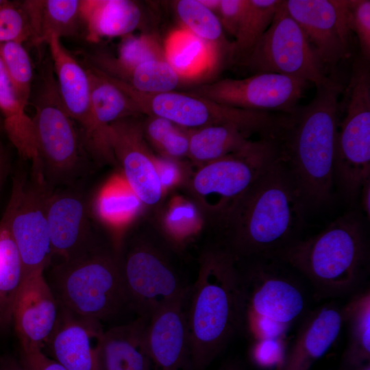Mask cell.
<instances>
[{
    "mask_svg": "<svg viewBox=\"0 0 370 370\" xmlns=\"http://www.w3.org/2000/svg\"><path fill=\"white\" fill-rule=\"evenodd\" d=\"M249 135L234 125H215L190 130L188 157L201 166L243 149L250 141Z\"/></svg>",
    "mask_w": 370,
    "mask_h": 370,
    "instance_id": "f1b7e54d",
    "label": "cell"
},
{
    "mask_svg": "<svg viewBox=\"0 0 370 370\" xmlns=\"http://www.w3.org/2000/svg\"><path fill=\"white\" fill-rule=\"evenodd\" d=\"M3 130V122L1 114L0 113V132Z\"/></svg>",
    "mask_w": 370,
    "mask_h": 370,
    "instance_id": "7dc6e473",
    "label": "cell"
},
{
    "mask_svg": "<svg viewBox=\"0 0 370 370\" xmlns=\"http://www.w3.org/2000/svg\"><path fill=\"white\" fill-rule=\"evenodd\" d=\"M281 0H249V7L231 43L230 57L243 63L269 27Z\"/></svg>",
    "mask_w": 370,
    "mask_h": 370,
    "instance_id": "1f68e13d",
    "label": "cell"
},
{
    "mask_svg": "<svg viewBox=\"0 0 370 370\" xmlns=\"http://www.w3.org/2000/svg\"><path fill=\"white\" fill-rule=\"evenodd\" d=\"M241 282L242 325L256 345H280L301 317L306 299L301 286L273 257L237 261Z\"/></svg>",
    "mask_w": 370,
    "mask_h": 370,
    "instance_id": "8992f818",
    "label": "cell"
},
{
    "mask_svg": "<svg viewBox=\"0 0 370 370\" xmlns=\"http://www.w3.org/2000/svg\"><path fill=\"white\" fill-rule=\"evenodd\" d=\"M248 7L249 0H220L217 16L224 32L235 37Z\"/></svg>",
    "mask_w": 370,
    "mask_h": 370,
    "instance_id": "ab89813d",
    "label": "cell"
},
{
    "mask_svg": "<svg viewBox=\"0 0 370 370\" xmlns=\"http://www.w3.org/2000/svg\"><path fill=\"white\" fill-rule=\"evenodd\" d=\"M284 5L325 67L349 56L347 0H286Z\"/></svg>",
    "mask_w": 370,
    "mask_h": 370,
    "instance_id": "9a60e30c",
    "label": "cell"
},
{
    "mask_svg": "<svg viewBox=\"0 0 370 370\" xmlns=\"http://www.w3.org/2000/svg\"><path fill=\"white\" fill-rule=\"evenodd\" d=\"M304 212L284 164L277 159L239 197L206 219L215 243L236 261L273 257L293 241Z\"/></svg>",
    "mask_w": 370,
    "mask_h": 370,
    "instance_id": "6da1fadb",
    "label": "cell"
},
{
    "mask_svg": "<svg viewBox=\"0 0 370 370\" xmlns=\"http://www.w3.org/2000/svg\"><path fill=\"white\" fill-rule=\"evenodd\" d=\"M175 10L182 27L212 46L220 56L222 51L230 56L232 42L227 40L221 21L215 13L199 0L177 1Z\"/></svg>",
    "mask_w": 370,
    "mask_h": 370,
    "instance_id": "d6a6232c",
    "label": "cell"
},
{
    "mask_svg": "<svg viewBox=\"0 0 370 370\" xmlns=\"http://www.w3.org/2000/svg\"><path fill=\"white\" fill-rule=\"evenodd\" d=\"M343 325L342 307L336 303H326L310 312L275 370H309L334 343Z\"/></svg>",
    "mask_w": 370,
    "mask_h": 370,
    "instance_id": "44dd1931",
    "label": "cell"
},
{
    "mask_svg": "<svg viewBox=\"0 0 370 370\" xmlns=\"http://www.w3.org/2000/svg\"><path fill=\"white\" fill-rule=\"evenodd\" d=\"M169 238L149 223L123 235L116 250L127 307L148 319L161 308L188 297L190 285L174 260Z\"/></svg>",
    "mask_w": 370,
    "mask_h": 370,
    "instance_id": "5b68a950",
    "label": "cell"
},
{
    "mask_svg": "<svg viewBox=\"0 0 370 370\" xmlns=\"http://www.w3.org/2000/svg\"><path fill=\"white\" fill-rule=\"evenodd\" d=\"M273 257L304 276L318 297H340L353 293L361 282L367 262V240L360 218L348 212Z\"/></svg>",
    "mask_w": 370,
    "mask_h": 370,
    "instance_id": "277c9868",
    "label": "cell"
},
{
    "mask_svg": "<svg viewBox=\"0 0 370 370\" xmlns=\"http://www.w3.org/2000/svg\"><path fill=\"white\" fill-rule=\"evenodd\" d=\"M50 185L42 175L31 171L28 178L19 171L13 177L10 198L1 219L8 227L18 249L23 280L44 273L51 264L52 254L47 202Z\"/></svg>",
    "mask_w": 370,
    "mask_h": 370,
    "instance_id": "30bf717a",
    "label": "cell"
},
{
    "mask_svg": "<svg viewBox=\"0 0 370 370\" xmlns=\"http://www.w3.org/2000/svg\"><path fill=\"white\" fill-rule=\"evenodd\" d=\"M165 59L163 46L149 34L128 35L123 38L118 56H95L90 64L106 75L119 78L138 65L152 60ZM166 60V59H165Z\"/></svg>",
    "mask_w": 370,
    "mask_h": 370,
    "instance_id": "f546056e",
    "label": "cell"
},
{
    "mask_svg": "<svg viewBox=\"0 0 370 370\" xmlns=\"http://www.w3.org/2000/svg\"><path fill=\"white\" fill-rule=\"evenodd\" d=\"M115 79L138 92L149 94L174 91L183 82L165 59L143 62Z\"/></svg>",
    "mask_w": 370,
    "mask_h": 370,
    "instance_id": "e575fe53",
    "label": "cell"
},
{
    "mask_svg": "<svg viewBox=\"0 0 370 370\" xmlns=\"http://www.w3.org/2000/svg\"><path fill=\"white\" fill-rule=\"evenodd\" d=\"M143 130L147 143L167 160L188 157L190 130L162 118L146 116Z\"/></svg>",
    "mask_w": 370,
    "mask_h": 370,
    "instance_id": "d590c367",
    "label": "cell"
},
{
    "mask_svg": "<svg viewBox=\"0 0 370 370\" xmlns=\"http://www.w3.org/2000/svg\"><path fill=\"white\" fill-rule=\"evenodd\" d=\"M23 365L29 370H66L53 358L47 356L42 348L21 345Z\"/></svg>",
    "mask_w": 370,
    "mask_h": 370,
    "instance_id": "60d3db41",
    "label": "cell"
},
{
    "mask_svg": "<svg viewBox=\"0 0 370 370\" xmlns=\"http://www.w3.org/2000/svg\"><path fill=\"white\" fill-rule=\"evenodd\" d=\"M132 99L138 113L165 119L187 130L210 125H234L248 134L264 135L276 116L267 112L236 108L216 103L190 92H138L122 81L108 76Z\"/></svg>",
    "mask_w": 370,
    "mask_h": 370,
    "instance_id": "9c48e42d",
    "label": "cell"
},
{
    "mask_svg": "<svg viewBox=\"0 0 370 370\" xmlns=\"http://www.w3.org/2000/svg\"><path fill=\"white\" fill-rule=\"evenodd\" d=\"M42 69L33 95L32 119L39 162L49 184L73 178L88 152L77 125L62 103L51 62Z\"/></svg>",
    "mask_w": 370,
    "mask_h": 370,
    "instance_id": "ba28073f",
    "label": "cell"
},
{
    "mask_svg": "<svg viewBox=\"0 0 370 370\" xmlns=\"http://www.w3.org/2000/svg\"><path fill=\"white\" fill-rule=\"evenodd\" d=\"M163 49L166 60L183 82L212 73L220 59L216 49L184 27L168 35Z\"/></svg>",
    "mask_w": 370,
    "mask_h": 370,
    "instance_id": "484cf974",
    "label": "cell"
},
{
    "mask_svg": "<svg viewBox=\"0 0 370 370\" xmlns=\"http://www.w3.org/2000/svg\"><path fill=\"white\" fill-rule=\"evenodd\" d=\"M29 26V42L38 47L53 36H77L83 25L81 0H25L22 1Z\"/></svg>",
    "mask_w": 370,
    "mask_h": 370,
    "instance_id": "d4e9b609",
    "label": "cell"
},
{
    "mask_svg": "<svg viewBox=\"0 0 370 370\" xmlns=\"http://www.w3.org/2000/svg\"><path fill=\"white\" fill-rule=\"evenodd\" d=\"M343 323L347 326V343L342 356L344 370H354L370 360V291L354 294L342 307Z\"/></svg>",
    "mask_w": 370,
    "mask_h": 370,
    "instance_id": "83f0119b",
    "label": "cell"
},
{
    "mask_svg": "<svg viewBox=\"0 0 370 370\" xmlns=\"http://www.w3.org/2000/svg\"><path fill=\"white\" fill-rule=\"evenodd\" d=\"M187 297L161 308L147 319L145 341L149 370H193Z\"/></svg>",
    "mask_w": 370,
    "mask_h": 370,
    "instance_id": "e0dca14e",
    "label": "cell"
},
{
    "mask_svg": "<svg viewBox=\"0 0 370 370\" xmlns=\"http://www.w3.org/2000/svg\"><path fill=\"white\" fill-rule=\"evenodd\" d=\"M30 26L22 1H7L0 7V44L29 41Z\"/></svg>",
    "mask_w": 370,
    "mask_h": 370,
    "instance_id": "74e56055",
    "label": "cell"
},
{
    "mask_svg": "<svg viewBox=\"0 0 370 370\" xmlns=\"http://www.w3.org/2000/svg\"><path fill=\"white\" fill-rule=\"evenodd\" d=\"M22 280V263L18 249L8 227L0 221V323L12 318Z\"/></svg>",
    "mask_w": 370,
    "mask_h": 370,
    "instance_id": "836d02e7",
    "label": "cell"
},
{
    "mask_svg": "<svg viewBox=\"0 0 370 370\" xmlns=\"http://www.w3.org/2000/svg\"><path fill=\"white\" fill-rule=\"evenodd\" d=\"M193 370H205L242 325V293L236 260L213 243L199 258L186 303Z\"/></svg>",
    "mask_w": 370,
    "mask_h": 370,
    "instance_id": "3957f363",
    "label": "cell"
},
{
    "mask_svg": "<svg viewBox=\"0 0 370 370\" xmlns=\"http://www.w3.org/2000/svg\"><path fill=\"white\" fill-rule=\"evenodd\" d=\"M308 82L275 73H257L243 79L204 84L190 92L227 106L267 112H289L297 106Z\"/></svg>",
    "mask_w": 370,
    "mask_h": 370,
    "instance_id": "4fadbf2b",
    "label": "cell"
},
{
    "mask_svg": "<svg viewBox=\"0 0 370 370\" xmlns=\"http://www.w3.org/2000/svg\"><path fill=\"white\" fill-rule=\"evenodd\" d=\"M106 142L114 163L121 169L128 186L146 206H157L162 200L164 186L158 159L153 156L138 116L120 119L108 127Z\"/></svg>",
    "mask_w": 370,
    "mask_h": 370,
    "instance_id": "5bb4252c",
    "label": "cell"
},
{
    "mask_svg": "<svg viewBox=\"0 0 370 370\" xmlns=\"http://www.w3.org/2000/svg\"><path fill=\"white\" fill-rule=\"evenodd\" d=\"M51 286L60 308L98 321L127 307L116 247L99 245L76 259L56 263Z\"/></svg>",
    "mask_w": 370,
    "mask_h": 370,
    "instance_id": "52a82bcc",
    "label": "cell"
},
{
    "mask_svg": "<svg viewBox=\"0 0 370 370\" xmlns=\"http://www.w3.org/2000/svg\"><path fill=\"white\" fill-rule=\"evenodd\" d=\"M0 60L15 92L27 106L32 96L34 72L23 43L12 41L0 44Z\"/></svg>",
    "mask_w": 370,
    "mask_h": 370,
    "instance_id": "8d00e7d4",
    "label": "cell"
},
{
    "mask_svg": "<svg viewBox=\"0 0 370 370\" xmlns=\"http://www.w3.org/2000/svg\"><path fill=\"white\" fill-rule=\"evenodd\" d=\"M218 370H245L238 362L230 361L223 365Z\"/></svg>",
    "mask_w": 370,
    "mask_h": 370,
    "instance_id": "ee69618b",
    "label": "cell"
},
{
    "mask_svg": "<svg viewBox=\"0 0 370 370\" xmlns=\"http://www.w3.org/2000/svg\"><path fill=\"white\" fill-rule=\"evenodd\" d=\"M349 24L358 38L361 58L370 59V1L347 0Z\"/></svg>",
    "mask_w": 370,
    "mask_h": 370,
    "instance_id": "f35d334b",
    "label": "cell"
},
{
    "mask_svg": "<svg viewBox=\"0 0 370 370\" xmlns=\"http://www.w3.org/2000/svg\"><path fill=\"white\" fill-rule=\"evenodd\" d=\"M243 63L255 73L282 74L313 83L316 88L332 80L304 32L288 13L284 1Z\"/></svg>",
    "mask_w": 370,
    "mask_h": 370,
    "instance_id": "7c38bea8",
    "label": "cell"
},
{
    "mask_svg": "<svg viewBox=\"0 0 370 370\" xmlns=\"http://www.w3.org/2000/svg\"><path fill=\"white\" fill-rule=\"evenodd\" d=\"M140 203L122 177H114L104 185L95 203L97 216L115 230L125 228Z\"/></svg>",
    "mask_w": 370,
    "mask_h": 370,
    "instance_id": "4dcf8cb0",
    "label": "cell"
},
{
    "mask_svg": "<svg viewBox=\"0 0 370 370\" xmlns=\"http://www.w3.org/2000/svg\"><path fill=\"white\" fill-rule=\"evenodd\" d=\"M46 212L52 258H58V262L76 259L99 245L91 232L85 201L79 195L51 191Z\"/></svg>",
    "mask_w": 370,
    "mask_h": 370,
    "instance_id": "2e32d148",
    "label": "cell"
},
{
    "mask_svg": "<svg viewBox=\"0 0 370 370\" xmlns=\"http://www.w3.org/2000/svg\"><path fill=\"white\" fill-rule=\"evenodd\" d=\"M4 370H29L24 365L23 366L12 365Z\"/></svg>",
    "mask_w": 370,
    "mask_h": 370,
    "instance_id": "f6af8a7d",
    "label": "cell"
},
{
    "mask_svg": "<svg viewBox=\"0 0 370 370\" xmlns=\"http://www.w3.org/2000/svg\"><path fill=\"white\" fill-rule=\"evenodd\" d=\"M354 370H370V364L369 362V363H367L356 369H354Z\"/></svg>",
    "mask_w": 370,
    "mask_h": 370,
    "instance_id": "bcb514c9",
    "label": "cell"
},
{
    "mask_svg": "<svg viewBox=\"0 0 370 370\" xmlns=\"http://www.w3.org/2000/svg\"><path fill=\"white\" fill-rule=\"evenodd\" d=\"M341 90L333 79L317 87L309 103L276 118L269 136L304 211L324 205L332 196Z\"/></svg>",
    "mask_w": 370,
    "mask_h": 370,
    "instance_id": "7a4b0ae2",
    "label": "cell"
},
{
    "mask_svg": "<svg viewBox=\"0 0 370 370\" xmlns=\"http://www.w3.org/2000/svg\"><path fill=\"white\" fill-rule=\"evenodd\" d=\"M7 0H0V7L5 3Z\"/></svg>",
    "mask_w": 370,
    "mask_h": 370,
    "instance_id": "c3c4849f",
    "label": "cell"
},
{
    "mask_svg": "<svg viewBox=\"0 0 370 370\" xmlns=\"http://www.w3.org/2000/svg\"><path fill=\"white\" fill-rule=\"evenodd\" d=\"M91 85L92 137L88 149L95 158L113 160L106 142V132L113 122L140 115L132 99L106 74L90 64L86 66Z\"/></svg>",
    "mask_w": 370,
    "mask_h": 370,
    "instance_id": "7402d4cb",
    "label": "cell"
},
{
    "mask_svg": "<svg viewBox=\"0 0 370 370\" xmlns=\"http://www.w3.org/2000/svg\"><path fill=\"white\" fill-rule=\"evenodd\" d=\"M26 106L15 92L0 60V113L3 130L19 156L31 162V169L40 171L34 126Z\"/></svg>",
    "mask_w": 370,
    "mask_h": 370,
    "instance_id": "4316f807",
    "label": "cell"
},
{
    "mask_svg": "<svg viewBox=\"0 0 370 370\" xmlns=\"http://www.w3.org/2000/svg\"><path fill=\"white\" fill-rule=\"evenodd\" d=\"M277 158L270 137L250 140L239 151L199 166L188 182V190L202 212L212 199L217 201L208 217L214 215L243 194Z\"/></svg>",
    "mask_w": 370,
    "mask_h": 370,
    "instance_id": "8fae6325",
    "label": "cell"
},
{
    "mask_svg": "<svg viewBox=\"0 0 370 370\" xmlns=\"http://www.w3.org/2000/svg\"><path fill=\"white\" fill-rule=\"evenodd\" d=\"M10 160L8 152L0 139V190L9 173Z\"/></svg>",
    "mask_w": 370,
    "mask_h": 370,
    "instance_id": "b9f144b4",
    "label": "cell"
},
{
    "mask_svg": "<svg viewBox=\"0 0 370 370\" xmlns=\"http://www.w3.org/2000/svg\"><path fill=\"white\" fill-rule=\"evenodd\" d=\"M361 207L365 212L368 219L370 217V180H367L362 186L360 194Z\"/></svg>",
    "mask_w": 370,
    "mask_h": 370,
    "instance_id": "7bdbcfd3",
    "label": "cell"
},
{
    "mask_svg": "<svg viewBox=\"0 0 370 370\" xmlns=\"http://www.w3.org/2000/svg\"><path fill=\"white\" fill-rule=\"evenodd\" d=\"M60 309L44 273L22 280L12 313L21 345L40 348L47 343L60 317Z\"/></svg>",
    "mask_w": 370,
    "mask_h": 370,
    "instance_id": "ac0fdd59",
    "label": "cell"
},
{
    "mask_svg": "<svg viewBox=\"0 0 370 370\" xmlns=\"http://www.w3.org/2000/svg\"><path fill=\"white\" fill-rule=\"evenodd\" d=\"M147 321L138 317L103 331L98 348L99 370H149Z\"/></svg>",
    "mask_w": 370,
    "mask_h": 370,
    "instance_id": "603a6c76",
    "label": "cell"
},
{
    "mask_svg": "<svg viewBox=\"0 0 370 370\" xmlns=\"http://www.w3.org/2000/svg\"><path fill=\"white\" fill-rule=\"evenodd\" d=\"M60 309L57 325L47 343L53 358L66 370H99L101 322Z\"/></svg>",
    "mask_w": 370,
    "mask_h": 370,
    "instance_id": "ffe728a7",
    "label": "cell"
},
{
    "mask_svg": "<svg viewBox=\"0 0 370 370\" xmlns=\"http://www.w3.org/2000/svg\"><path fill=\"white\" fill-rule=\"evenodd\" d=\"M51 64L64 108L79 130L88 151L92 137L91 85L81 64L56 36L48 41Z\"/></svg>",
    "mask_w": 370,
    "mask_h": 370,
    "instance_id": "d6986e66",
    "label": "cell"
},
{
    "mask_svg": "<svg viewBox=\"0 0 370 370\" xmlns=\"http://www.w3.org/2000/svg\"><path fill=\"white\" fill-rule=\"evenodd\" d=\"M81 17L90 42L125 37L140 24L141 10L130 0H81Z\"/></svg>",
    "mask_w": 370,
    "mask_h": 370,
    "instance_id": "cb8c5ba5",
    "label": "cell"
}]
</instances>
